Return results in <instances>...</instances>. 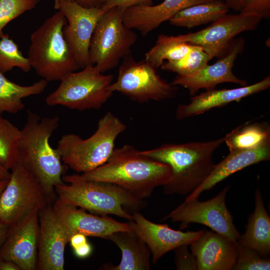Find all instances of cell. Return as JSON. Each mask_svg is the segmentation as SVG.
<instances>
[{
  "label": "cell",
  "mask_w": 270,
  "mask_h": 270,
  "mask_svg": "<svg viewBox=\"0 0 270 270\" xmlns=\"http://www.w3.org/2000/svg\"><path fill=\"white\" fill-rule=\"evenodd\" d=\"M54 8L66 18L64 36L80 68L90 65V40L98 20L106 10L102 6L84 7L69 0H58Z\"/></svg>",
  "instance_id": "obj_13"
},
{
  "label": "cell",
  "mask_w": 270,
  "mask_h": 270,
  "mask_svg": "<svg viewBox=\"0 0 270 270\" xmlns=\"http://www.w3.org/2000/svg\"><path fill=\"white\" fill-rule=\"evenodd\" d=\"M0 194V222L9 227L26 216L39 212L52 200L38 180L19 162Z\"/></svg>",
  "instance_id": "obj_10"
},
{
  "label": "cell",
  "mask_w": 270,
  "mask_h": 270,
  "mask_svg": "<svg viewBox=\"0 0 270 270\" xmlns=\"http://www.w3.org/2000/svg\"><path fill=\"white\" fill-rule=\"evenodd\" d=\"M37 270H63L64 250L69 240L50 204L38 212Z\"/></svg>",
  "instance_id": "obj_18"
},
{
  "label": "cell",
  "mask_w": 270,
  "mask_h": 270,
  "mask_svg": "<svg viewBox=\"0 0 270 270\" xmlns=\"http://www.w3.org/2000/svg\"><path fill=\"white\" fill-rule=\"evenodd\" d=\"M132 214V219L128 222L130 230L147 244L154 264L168 252L180 246L190 245L204 231L184 232L174 230L167 224H158L149 220L138 211Z\"/></svg>",
  "instance_id": "obj_16"
},
{
  "label": "cell",
  "mask_w": 270,
  "mask_h": 270,
  "mask_svg": "<svg viewBox=\"0 0 270 270\" xmlns=\"http://www.w3.org/2000/svg\"><path fill=\"white\" fill-rule=\"evenodd\" d=\"M244 43L242 38H234L226 52L215 63L208 64L190 76H177L170 84L187 88L191 96H194L200 89L210 90L224 82H232L241 86H247V82L236 76L232 70L237 57L244 50Z\"/></svg>",
  "instance_id": "obj_15"
},
{
  "label": "cell",
  "mask_w": 270,
  "mask_h": 270,
  "mask_svg": "<svg viewBox=\"0 0 270 270\" xmlns=\"http://www.w3.org/2000/svg\"><path fill=\"white\" fill-rule=\"evenodd\" d=\"M108 240L120 250L122 258L118 265L106 264L102 266V270H150V251L147 244L132 230L115 232Z\"/></svg>",
  "instance_id": "obj_23"
},
{
  "label": "cell",
  "mask_w": 270,
  "mask_h": 270,
  "mask_svg": "<svg viewBox=\"0 0 270 270\" xmlns=\"http://www.w3.org/2000/svg\"><path fill=\"white\" fill-rule=\"evenodd\" d=\"M209 56L200 46L194 45L191 50L180 59L164 62L161 68L172 72L178 76H188L194 74L208 64Z\"/></svg>",
  "instance_id": "obj_29"
},
{
  "label": "cell",
  "mask_w": 270,
  "mask_h": 270,
  "mask_svg": "<svg viewBox=\"0 0 270 270\" xmlns=\"http://www.w3.org/2000/svg\"><path fill=\"white\" fill-rule=\"evenodd\" d=\"M58 0H54V2ZM86 8L100 7L104 2V0H69Z\"/></svg>",
  "instance_id": "obj_38"
},
{
  "label": "cell",
  "mask_w": 270,
  "mask_h": 270,
  "mask_svg": "<svg viewBox=\"0 0 270 270\" xmlns=\"http://www.w3.org/2000/svg\"><path fill=\"white\" fill-rule=\"evenodd\" d=\"M243 8L240 12L255 14L262 18H270V0H242Z\"/></svg>",
  "instance_id": "obj_35"
},
{
  "label": "cell",
  "mask_w": 270,
  "mask_h": 270,
  "mask_svg": "<svg viewBox=\"0 0 270 270\" xmlns=\"http://www.w3.org/2000/svg\"><path fill=\"white\" fill-rule=\"evenodd\" d=\"M9 179L0 180V194L6 186Z\"/></svg>",
  "instance_id": "obj_43"
},
{
  "label": "cell",
  "mask_w": 270,
  "mask_h": 270,
  "mask_svg": "<svg viewBox=\"0 0 270 270\" xmlns=\"http://www.w3.org/2000/svg\"><path fill=\"white\" fill-rule=\"evenodd\" d=\"M153 0H104L102 7L106 10L115 7L127 8L136 6L152 5Z\"/></svg>",
  "instance_id": "obj_37"
},
{
  "label": "cell",
  "mask_w": 270,
  "mask_h": 270,
  "mask_svg": "<svg viewBox=\"0 0 270 270\" xmlns=\"http://www.w3.org/2000/svg\"><path fill=\"white\" fill-rule=\"evenodd\" d=\"M223 138L230 152L260 148L270 144V126L265 122L246 124Z\"/></svg>",
  "instance_id": "obj_27"
},
{
  "label": "cell",
  "mask_w": 270,
  "mask_h": 270,
  "mask_svg": "<svg viewBox=\"0 0 270 270\" xmlns=\"http://www.w3.org/2000/svg\"><path fill=\"white\" fill-rule=\"evenodd\" d=\"M223 142L222 138L206 142L165 144L140 152L170 166V178L162 186L166 194L188 195L204 182L214 169L213 154Z\"/></svg>",
  "instance_id": "obj_3"
},
{
  "label": "cell",
  "mask_w": 270,
  "mask_h": 270,
  "mask_svg": "<svg viewBox=\"0 0 270 270\" xmlns=\"http://www.w3.org/2000/svg\"><path fill=\"white\" fill-rule=\"evenodd\" d=\"M238 242L257 251L263 257L270 253V218L262 200L259 188L255 192L254 212L249 217L244 234Z\"/></svg>",
  "instance_id": "obj_24"
},
{
  "label": "cell",
  "mask_w": 270,
  "mask_h": 270,
  "mask_svg": "<svg viewBox=\"0 0 270 270\" xmlns=\"http://www.w3.org/2000/svg\"><path fill=\"white\" fill-rule=\"evenodd\" d=\"M69 242L76 256L84 258L92 252V246L87 240L86 236L82 234H75L70 238Z\"/></svg>",
  "instance_id": "obj_36"
},
{
  "label": "cell",
  "mask_w": 270,
  "mask_h": 270,
  "mask_svg": "<svg viewBox=\"0 0 270 270\" xmlns=\"http://www.w3.org/2000/svg\"><path fill=\"white\" fill-rule=\"evenodd\" d=\"M194 45L178 42L156 43L145 54V60L154 68L160 67L164 60L180 59L188 54Z\"/></svg>",
  "instance_id": "obj_30"
},
{
  "label": "cell",
  "mask_w": 270,
  "mask_h": 270,
  "mask_svg": "<svg viewBox=\"0 0 270 270\" xmlns=\"http://www.w3.org/2000/svg\"><path fill=\"white\" fill-rule=\"evenodd\" d=\"M67 20L60 10L32 34L28 51L30 64L47 82L60 80L80 69L63 34Z\"/></svg>",
  "instance_id": "obj_5"
},
{
  "label": "cell",
  "mask_w": 270,
  "mask_h": 270,
  "mask_svg": "<svg viewBox=\"0 0 270 270\" xmlns=\"http://www.w3.org/2000/svg\"><path fill=\"white\" fill-rule=\"evenodd\" d=\"M113 78L95 66H87L63 78L58 88L46 96V103L80 111L99 109L113 94L108 90Z\"/></svg>",
  "instance_id": "obj_8"
},
{
  "label": "cell",
  "mask_w": 270,
  "mask_h": 270,
  "mask_svg": "<svg viewBox=\"0 0 270 270\" xmlns=\"http://www.w3.org/2000/svg\"><path fill=\"white\" fill-rule=\"evenodd\" d=\"M126 128V124L112 112H106L98 120L96 130L84 139L78 135H63L57 149L63 163L68 168L84 174L106 163L115 148L117 137Z\"/></svg>",
  "instance_id": "obj_6"
},
{
  "label": "cell",
  "mask_w": 270,
  "mask_h": 270,
  "mask_svg": "<svg viewBox=\"0 0 270 270\" xmlns=\"http://www.w3.org/2000/svg\"><path fill=\"white\" fill-rule=\"evenodd\" d=\"M64 183L54 190L60 202L100 216L114 215L128 220L131 212L143 208V200L138 198L112 183L86 180L80 174H64Z\"/></svg>",
  "instance_id": "obj_4"
},
{
  "label": "cell",
  "mask_w": 270,
  "mask_h": 270,
  "mask_svg": "<svg viewBox=\"0 0 270 270\" xmlns=\"http://www.w3.org/2000/svg\"><path fill=\"white\" fill-rule=\"evenodd\" d=\"M0 71V114H16L24 108L22 100L45 90L48 82L42 79L30 86H21L8 79Z\"/></svg>",
  "instance_id": "obj_26"
},
{
  "label": "cell",
  "mask_w": 270,
  "mask_h": 270,
  "mask_svg": "<svg viewBox=\"0 0 270 270\" xmlns=\"http://www.w3.org/2000/svg\"><path fill=\"white\" fill-rule=\"evenodd\" d=\"M188 245L180 246L174 249L176 268L178 270H197V263L195 256L189 251Z\"/></svg>",
  "instance_id": "obj_34"
},
{
  "label": "cell",
  "mask_w": 270,
  "mask_h": 270,
  "mask_svg": "<svg viewBox=\"0 0 270 270\" xmlns=\"http://www.w3.org/2000/svg\"><path fill=\"white\" fill-rule=\"evenodd\" d=\"M59 122L57 116L41 118L28 110L18 146L17 162L38 180L52 200L56 196L55 186L64 183L62 176L68 168L57 148H52L49 142Z\"/></svg>",
  "instance_id": "obj_2"
},
{
  "label": "cell",
  "mask_w": 270,
  "mask_h": 270,
  "mask_svg": "<svg viewBox=\"0 0 270 270\" xmlns=\"http://www.w3.org/2000/svg\"><path fill=\"white\" fill-rule=\"evenodd\" d=\"M270 269V260L257 251L238 242V256L232 270H267Z\"/></svg>",
  "instance_id": "obj_33"
},
{
  "label": "cell",
  "mask_w": 270,
  "mask_h": 270,
  "mask_svg": "<svg viewBox=\"0 0 270 270\" xmlns=\"http://www.w3.org/2000/svg\"><path fill=\"white\" fill-rule=\"evenodd\" d=\"M0 270H20L14 263L0 257Z\"/></svg>",
  "instance_id": "obj_39"
},
{
  "label": "cell",
  "mask_w": 270,
  "mask_h": 270,
  "mask_svg": "<svg viewBox=\"0 0 270 270\" xmlns=\"http://www.w3.org/2000/svg\"><path fill=\"white\" fill-rule=\"evenodd\" d=\"M216 0H164L156 5L136 6L126 8L124 24L146 36L181 10L194 4Z\"/></svg>",
  "instance_id": "obj_20"
},
{
  "label": "cell",
  "mask_w": 270,
  "mask_h": 270,
  "mask_svg": "<svg viewBox=\"0 0 270 270\" xmlns=\"http://www.w3.org/2000/svg\"><path fill=\"white\" fill-rule=\"evenodd\" d=\"M38 212L32 213L10 226L0 248V257L14 263L20 270L36 268Z\"/></svg>",
  "instance_id": "obj_14"
},
{
  "label": "cell",
  "mask_w": 270,
  "mask_h": 270,
  "mask_svg": "<svg viewBox=\"0 0 270 270\" xmlns=\"http://www.w3.org/2000/svg\"><path fill=\"white\" fill-rule=\"evenodd\" d=\"M15 67L24 72L32 68L28 58L24 56L16 42L5 34L0 40V71L4 74Z\"/></svg>",
  "instance_id": "obj_31"
},
{
  "label": "cell",
  "mask_w": 270,
  "mask_h": 270,
  "mask_svg": "<svg viewBox=\"0 0 270 270\" xmlns=\"http://www.w3.org/2000/svg\"><path fill=\"white\" fill-rule=\"evenodd\" d=\"M108 90L142 103L172 98L178 88L162 79L156 68L145 60H134L130 52L123 58L116 80Z\"/></svg>",
  "instance_id": "obj_11"
},
{
  "label": "cell",
  "mask_w": 270,
  "mask_h": 270,
  "mask_svg": "<svg viewBox=\"0 0 270 270\" xmlns=\"http://www.w3.org/2000/svg\"><path fill=\"white\" fill-rule=\"evenodd\" d=\"M80 175L86 180L113 184L144 200L170 180L172 171L168 164L126 144L115 148L104 164Z\"/></svg>",
  "instance_id": "obj_1"
},
{
  "label": "cell",
  "mask_w": 270,
  "mask_h": 270,
  "mask_svg": "<svg viewBox=\"0 0 270 270\" xmlns=\"http://www.w3.org/2000/svg\"><path fill=\"white\" fill-rule=\"evenodd\" d=\"M198 270H230L238 256V242L214 231L204 230L190 244Z\"/></svg>",
  "instance_id": "obj_19"
},
{
  "label": "cell",
  "mask_w": 270,
  "mask_h": 270,
  "mask_svg": "<svg viewBox=\"0 0 270 270\" xmlns=\"http://www.w3.org/2000/svg\"><path fill=\"white\" fill-rule=\"evenodd\" d=\"M262 19V16L255 14L228 13L208 27L195 32L176 36L160 34L156 43H188L202 48L211 60L219 58L226 52L238 34L256 29Z\"/></svg>",
  "instance_id": "obj_9"
},
{
  "label": "cell",
  "mask_w": 270,
  "mask_h": 270,
  "mask_svg": "<svg viewBox=\"0 0 270 270\" xmlns=\"http://www.w3.org/2000/svg\"><path fill=\"white\" fill-rule=\"evenodd\" d=\"M270 159V144L254 149L230 151L224 159L215 164L206 180L189 194L185 200L197 199L202 192L212 189L233 174L250 166Z\"/></svg>",
  "instance_id": "obj_22"
},
{
  "label": "cell",
  "mask_w": 270,
  "mask_h": 270,
  "mask_svg": "<svg viewBox=\"0 0 270 270\" xmlns=\"http://www.w3.org/2000/svg\"><path fill=\"white\" fill-rule=\"evenodd\" d=\"M270 86V76L249 86L232 89L211 90L194 96L187 104L177 108L176 116L182 120L204 114L209 110L222 106L231 102H240L242 98L268 89Z\"/></svg>",
  "instance_id": "obj_21"
},
{
  "label": "cell",
  "mask_w": 270,
  "mask_h": 270,
  "mask_svg": "<svg viewBox=\"0 0 270 270\" xmlns=\"http://www.w3.org/2000/svg\"><path fill=\"white\" fill-rule=\"evenodd\" d=\"M10 172L0 164V180L9 179Z\"/></svg>",
  "instance_id": "obj_42"
},
{
  "label": "cell",
  "mask_w": 270,
  "mask_h": 270,
  "mask_svg": "<svg viewBox=\"0 0 270 270\" xmlns=\"http://www.w3.org/2000/svg\"><path fill=\"white\" fill-rule=\"evenodd\" d=\"M230 9L223 0H216L186 8L168 21L172 26L191 28L214 22L228 14Z\"/></svg>",
  "instance_id": "obj_25"
},
{
  "label": "cell",
  "mask_w": 270,
  "mask_h": 270,
  "mask_svg": "<svg viewBox=\"0 0 270 270\" xmlns=\"http://www.w3.org/2000/svg\"><path fill=\"white\" fill-rule=\"evenodd\" d=\"M40 0H0V38L2 30L13 20L34 8Z\"/></svg>",
  "instance_id": "obj_32"
},
{
  "label": "cell",
  "mask_w": 270,
  "mask_h": 270,
  "mask_svg": "<svg viewBox=\"0 0 270 270\" xmlns=\"http://www.w3.org/2000/svg\"><path fill=\"white\" fill-rule=\"evenodd\" d=\"M9 226L0 222V248L7 236Z\"/></svg>",
  "instance_id": "obj_41"
},
{
  "label": "cell",
  "mask_w": 270,
  "mask_h": 270,
  "mask_svg": "<svg viewBox=\"0 0 270 270\" xmlns=\"http://www.w3.org/2000/svg\"><path fill=\"white\" fill-rule=\"evenodd\" d=\"M52 207L70 240L75 234L108 240L113 233L130 230L128 222L117 221L108 216L88 213L77 206L64 204L56 199Z\"/></svg>",
  "instance_id": "obj_17"
},
{
  "label": "cell",
  "mask_w": 270,
  "mask_h": 270,
  "mask_svg": "<svg viewBox=\"0 0 270 270\" xmlns=\"http://www.w3.org/2000/svg\"><path fill=\"white\" fill-rule=\"evenodd\" d=\"M125 8L115 6L106 10L98 20L89 48L90 64L102 72L116 68L130 53L138 36L123 22Z\"/></svg>",
  "instance_id": "obj_7"
},
{
  "label": "cell",
  "mask_w": 270,
  "mask_h": 270,
  "mask_svg": "<svg viewBox=\"0 0 270 270\" xmlns=\"http://www.w3.org/2000/svg\"><path fill=\"white\" fill-rule=\"evenodd\" d=\"M230 9L240 12L243 8L242 0H223Z\"/></svg>",
  "instance_id": "obj_40"
},
{
  "label": "cell",
  "mask_w": 270,
  "mask_h": 270,
  "mask_svg": "<svg viewBox=\"0 0 270 270\" xmlns=\"http://www.w3.org/2000/svg\"><path fill=\"white\" fill-rule=\"evenodd\" d=\"M20 130L0 116V164L10 170L18 161Z\"/></svg>",
  "instance_id": "obj_28"
},
{
  "label": "cell",
  "mask_w": 270,
  "mask_h": 270,
  "mask_svg": "<svg viewBox=\"0 0 270 270\" xmlns=\"http://www.w3.org/2000/svg\"><path fill=\"white\" fill-rule=\"evenodd\" d=\"M228 190V186L224 188L216 196L206 201L200 202L198 198L184 200L162 220H170L180 222V230L192 223L202 224L232 241L238 242L240 234L226 206Z\"/></svg>",
  "instance_id": "obj_12"
}]
</instances>
